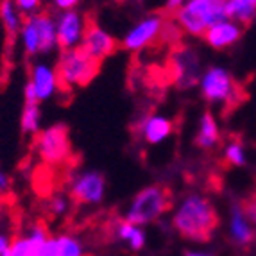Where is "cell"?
Masks as SVG:
<instances>
[{
  "label": "cell",
  "instance_id": "9a60e30c",
  "mask_svg": "<svg viewBox=\"0 0 256 256\" xmlns=\"http://www.w3.org/2000/svg\"><path fill=\"white\" fill-rule=\"evenodd\" d=\"M218 140H220V132H218L217 120H215L212 111H204L201 120H199V131H197V136H196V146L199 149L210 150L217 146Z\"/></svg>",
  "mask_w": 256,
  "mask_h": 256
},
{
  "label": "cell",
  "instance_id": "484cf974",
  "mask_svg": "<svg viewBox=\"0 0 256 256\" xmlns=\"http://www.w3.org/2000/svg\"><path fill=\"white\" fill-rule=\"evenodd\" d=\"M68 208V202L64 201L63 197H52L48 202V214L52 215H63Z\"/></svg>",
  "mask_w": 256,
  "mask_h": 256
},
{
  "label": "cell",
  "instance_id": "1f68e13d",
  "mask_svg": "<svg viewBox=\"0 0 256 256\" xmlns=\"http://www.w3.org/2000/svg\"><path fill=\"white\" fill-rule=\"evenodd\" d=\"M186 256H212V254H201V252H186Z\"/></svg>",
  "mask_w": 256,
  "mask_h": 256
},
{
  "label": "cell",
  "instance_id": "ba28073f",
  "mask_svg": "<svg viewBox=\"0 0 256 256\" xmlns=\"http://www.w3.org/2000/svg\"><path fill=\"white\" fill-rule=\"evenodd\" d=\"M165 20H166L165 14H152V16H147L142 22H138L136 26L124 36L122 48L138 52V50H144L149 45H152L154 40L162 42V32H163V27H165Z\"/></svg>",
  "mask_w": 256,
  "mask_h": 256
},
{
  "label": "cell",
  "instance_id": "7a4b0ae2",
  "mask_svg": "<svg viewBox=\"0 0 256 256\" xmlns=\"http://www.w3.org/2000/svg\"><path fill=\"white\" fill-rule=\"evenodd\" d=\"M102 61L95 60L82 45L70 50H63L56 64L58 88L70 94L74 86H88L100 70Z\"/></svg>",
  "mask_w": 256,
  "mask_h": 256
},
{
  "label": "cell",
  "instance_id": "d4e9b609",
  "mask_svg": "<svg viewBox=\"0 0 256 256\" xmlns=\"http://www.w3.org/2000/svg\"><path fill=\"white\" fill-rule=\"evenodd\" d=\"M11 183H9V178L0 172V202H11Z\"/></svg>",
  "mask_w": 256,
  "mask_h": 256
},
{
  "label": "cell",
  "instance_id": "52a82bcc",
  "mask_svg": "<svg viewBox=\"0 0 256 256\" xmlns=\"http://www.w3.org/2000/svg\"><path fill=\"white\" fill-rule=\"evenodd\" d=\"M34 147L38 150L40 160L47 166H70L72 144H70V131L64 124H54L36 132Z\"/></svg>",
  "mask_w": 256,
  "mask_h": 256
},
{
  "label": "cell",
  "instance_id": "cb8c5ba5",
  "mask_svg": "<svg viewBox=\"0 0 256 256\" xmlns=\"http://www.w3.org/2000/svg\"><path fill=\"white\" fill-rule=\"evenodd\" d=\"M240 208H242L246 218L256 224V194H252L251 197H248V199L240 204Z\"/></svg>",
  "mask_w": 256,
  "mask_h": 256
},
{
  "label": "cell",
  "instance_id": "ac0fdd59",
  "mask_svg": "<svg viewBox=\"0 0 256 256\" xmlns=\"http://www.w3.org/2000/svg\"><path fill=\"white\" fill-rule=\"evenodd\" d=\"M34 18H36V26H38V32H40V52L48 54V52L54 50L56 45H58V29H56V24L48 11L36 13Z\"/></svg>",
  "mask_w": 256,
  "mask_h": 256
},
{
  "label": "cell",
  "instance_id": "7402d4cb",
  "mask_svg": "<svg viewBox=\"0 0 256 256\" xmlns=\"http://www.w3.org/2000/svg\"><path fill=\"white\" fill-rule=\"evenodd\" d=\"M224 158L228 160V163L235 166L246 165V150H244L242 144L240 142H231L228 144L226 149H224Z\"/></svg>",
  "mask_w": 256,
  "mask_h": 256
},
{
  "label": "cell",
  "instance_id": "4fadbf2b",
  "mask_svg": "<svg viewBox=\"0 0 256 256\" xmlns=\"http://www.w3.org/2000/svg\"><path fill=\"white\" fill-rule=\"evenodd\" d=\"M140 131L147 144L156 146V144H162L165 138L170 136L172 131H174V122L170 118H165V116L152 115L142 120Z\"/></svg>",
  "mask_w": 256,
  "mask_h": 256
},
{
  "label": "cell",
  "instance_id": "5bb4252c",
  "mask_svg": "<svg viewBox=\"0 0 256 256\" xmlns=\"http://www.w3.org/2000/svg\"><path fill=\"white\" fill-rule=\"evenodd\" d=\"M40 100L36 97V90L32 82H27L26 86V104L22 111V132L24 134H32L38 132L40 128Z\"/></svg>",
  "mask_w": 256,
  "mask_h": 256
},
{
  "label": "cell",
  "instance_id": "2e32d148",
  "mask_svg": "<svg viewBox=\"0 0 256 256\" xmlns=\"http://www.w3.org/2000/svg\"><path fill=\"white\" fill-rule=\"evenodd\" d=\"M30 82L34 84L36 97L38 100H47L52 97L54 90L58 88V81H56V74L48 68L47 64H36L34 70H32V76H30Z\"/></svg>",
  "mask_w": 256,
  "mask_h": 256
},
{
  "label": "cell",
  "instance_id": "603a6c76",
  "mask_svg": "<svg viewBox=\"0 0 256 256\" xmlns=\"http://www.w3.org/2000/svg\"><path fill=\"white\" fill-rule=\"evenodd\" d=\"M61 242V251H63V256H82V248L79 240L74 238L70 235H61L58 236Z\"/></svg>",
  "mask_w": 256,
  "mask_h": 256
},
{
  "label": "cell",
  "instance_id": "f546056e",
  "mask_svg": "<svg viewBox=\"0 0 256 256\" xmlns=\"http://www.w3.org/2000/svg\"><path fill=\"white\" fill-rule=\"evenodd\" d=\"M54 4L60 9H63V11H72L79 4V0H54Z\"/></svg>",
  "mask_w": 256,
  "mask_h": 256
},
{
  "label": "cell",
  "instance_id": "d6986e66",
  "mask_svg": "<svg viewBox=\"0 0 256 256\" xmlns=\"http://www.w3.org/2000/svg\"><path fill=\"white\" fill-rule=\"evenodd\" d=\"M226 18L238 26H249L256 18V0H228Z\"/></svg>",
  "mask_w": 256,
  "mask_h": 256
},
{
  "label": "cell",
  "instance_id": "44dd1931",
  "mask_svg": "<svg viewBox=\"0 0 256 256\" xmlns=\"http://www.w3.org/2000/svg\"><path fill=\"white\" fill-rule=\"evenodd\" d=\"M231 235L238 244H248L252 240V231L240 206H235L231 214Z\"/></svg>",
  "mask_w": 256,
  "mask_h": 256
},
{
  "label": "cell",
  "instance_id": "8fae6325",
  "mask_svg": "<svg viewBox=\"0 0 256 256\" xmlns=\"http://www.w3.org/2000/svg\"><path fill=\"white\" fill-rule=\"evenodd\" d=\"M82 30H84V20L79 16L77 11H64L58 18V47L63 50L79 47L77 43L82 38Z\"/></svg>",
  "mask_w": 256,
  "mask_h": 256
},
{
  "label": "cell",
  "instance_id": "f1b7e54d",
  "mask_svg": "<svg viewBox=\"0 0 256 256\" xmlns=\"http://www.w3.org/2000/svg\"><path fill=\"white\" fill-rule=\"evenodd\" d=\"M186 2L188 0H166L162 14H165V16H170V14L172 16H176V13H178V11H180Z\"/></svg>",
  "mask_w": 256,
  "mask_h": 256
},
{
  "label": "cell",
  "instance_id": "5b68a950",
  "mask_svg": "<svg viewBox=\"0 0 256 256\" xmlns=\"http://www.w3.org/2000/svg\"><path fill=\"white\" fill-rule=\"evenodd\" d=\"M201 94L208 102L222 104L224 111L242 102V88L226 68L210 66L201 76Z\"/></svg>",
  "mask_w": 256,
  "mask_h": 256
},
{
  "label": "cell",
  "instance_id": "4316f807",
  "mask_svg": "<svg viewBox=\"0 0 256 256\" xmlns=\"http://www.w3.org/2000/svg\"><path fill=\"white\" fill-rule=\"evenodd\" d=\"M22 14H32L40 8V0H13Z\"/></svg>",
  "mask_w": 256,
  "mask_h": 256
},
{
  "label": "cell",
  "instance_id": "e0dca14e",
  "mask_svg": "<svg viewBox=\"0 0 256 256\" xmlns=\"http://www.w3.org/2000/svg\"><path fill=\"white\" fill-rule=\"evenodd\" d=\"M0 20L4 26L6 45H8V48L14 47L18 29H20V14H18V8L14 6L13 0H2L0 2Z\"/></svg>",
  "mask_w": 256,
  "mask_h": 256
},
{
  "label": "cell",
  "instance_id": "6da1fadb",
  "mask_svg": "<svg viewBox=\"0 0 256 256\" xmlns=\"http://www.w3.org/2000/svg\"><path fill=\"white\" fill-rule=\"evenodd\" d=\"M218 222L220 218L215 206L202 196H188L172 217L174 230L192 242H210Z\"/></svg>",
  "mask_w": 256,
  "mask_h": 256
},
{
  "label": "cell",
  "instance_id": "9c48e42d",
  "mask_svg": "<svg viewBox=\"0 0 256 256\" xmlns=\"http://www.w3.org/2000/svg\"><path fill=\"white\" fill-rule=\"evenodd\" d=\"M81 45L98 61L106 60L108 56H113L122 47V45H118V42L113 36L108 34L104 29H100L92 16L84 18V30H82Z\"/></svg>",
  "mask_w": 256,
  "mask_h": 256
},
{
  "label": "cell",
  "instance_id": "83f0119b",
  "mask_svg": "<svg viewBox=\"0 0 256 256\" xmlns=\"http://www.w3.org/2000/svg\"><path fill=\"white\" fill-rule=\"evenodd\" d=\"M129 246H131L132 251H140L146 246V233H144V230H140V228L134 230L132 236L129 238Z\"/></svg>",
  "mask_w": 256,
  "mask_h": 256
},
{
  "label": "cell",
  "instance_id": "4dcf8cb0",
  "mask_svg": "<svg viewBox=\"0 0 256 256\" xmlns=\"http://www.w3.org/2000/svg\"><path fill=\"white\" fill-rule=\"evenodd\" d=\"M9 246H11V242H9V238H8V236H6V235H2V233H0V256H2L6 251H8Z\"/></svg>",
  "mask_w": 256,
  "mask_h": 256
},
{
  "label": "cell",
  "instance_id": "30bf717a",
  "mask_svg": "<svg viewBox=\"0 0 256 256\" xmlns=\"http://www.w3.org/2000/svg\"><path fill=\"white\" fill-rule=\"evenodd\" d=\"M106 192V180L100 172H86L74 181L70 199L79 206L98 204Z\"/></svg>",
  "mask_w": 256,
  "mask_h": 256
},
{
  "label": "cell",
  "instance_id": "277c9868",
  "mask_svg": "<svg viewBox=\"0 0 256 256\" xmlns=\"http://www.w3.org/2000/svg\"><path fill=\"white\" fill-rule=\"evenodd\" d=\"M172 208V190L166 184H149L134 196L126 220L132 226H146Z\"/></svg>",
  "mask_w": 256,
  "mask_h": 256
},
{
  "label": "cell",
  "instance_id": "8992f818",
  "mask_svg": "<svg viewBox=\"0 0 256 256\" xmlns=\"http://www.w3.org/2000/svg\"><path fill=\"white\" fill-rule=\"evenodd\" d=\"M168 84L180 90H190L201 79V60L188 45H174L165 66Z\"/></svg>",
  "mask_w": 256,
  "mask_h": 256
},
{
  "label": "cell",
  "instance_id": "7c38bea8",
  "mask_svg": "<svg viewBox=\"0 0 256 256\" xmlns=\"http://www.w3.org/2000/svg\"><path fill=\"white\" fill-rule=\"evenodd\" d=\"M242 36V29H240L238 24L231 20H222L215 26H212L208 30L204 32L202 38L206 40L212 48H217V50H222V48H228L231 45H235L236 42Z\"/></svg>",
  "mask_w": 256,
  "mask_h": 256
},
{
  "label": "cell",
  "instance_id": "3957f363",
  "mask_svg": "<svg viewBox=\"0 0 256 256\" xmlns=\"http://www.w3.org/2000/svg\"><path fill=\"white\" fill-rule=\"evenodd\" d=\"M226 2L228 0H188L174 18L181 30L190 36H204L212 26L228 20Z\"/></svg>",
  "mask_w": 256,
  "mask_h": 256
},
{
  "label": "cell",
  "instance_id": "ffe728a7",
  "mask_svg": "<svg viewBox=\"0 0 256 256\" xmlns=\"http://www.w3.org/2000/svg\"><path fill=\"white\" fill-rule=\"evenodd\" d=\"M22 40H24V48H26V56L32 58L40 52V32L38 26H36L34 13L32 14H24L22 16Z\"/></svg>",
  "mask_w": 256,
  "mask_h": 256
}]
</instances>
